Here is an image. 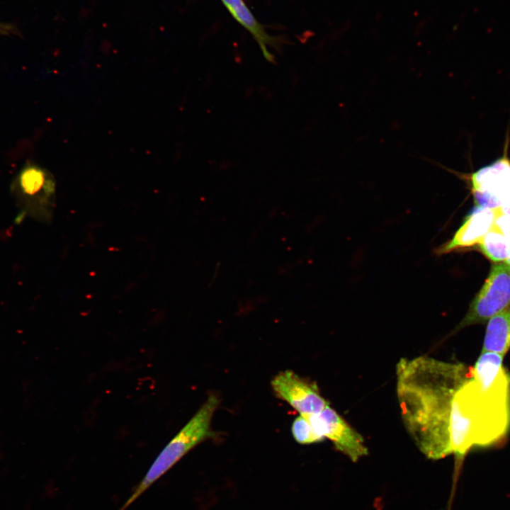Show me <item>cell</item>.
I'll use <instances>...</instances> for the list:
<instances>
[{"label":"cell","mask_w":510,"mask_h":510,"mask_svg":"<svg viewBox=\"0 0 510 510\" xmlns=\"http://www.w3.org/2000/svg\"><path fill=\"white\" fill-rule=\"evenodd\" d=\"M397 396L403 424L428 458L452 453L450 422L454 396L472 368L421 356L397 363Z\"/></svg>","instance_id":"cell-1"},{"label":"cell","mask_w":510,"mask_h":510,"mask_svg":"<svg viewBox=\"0 0 510 510\" xmlns=\"http://www.w3.org/2000/svg\"><path fill=\"white\" fill-rule=\"evenodd\" d=\"M504 356L481 353L472 376L456 392L450 422V447L458 464L472 448L504 443L510 431V374Z\"/></svg>","instance_id":"cell-2"},{"label":"cell","mask_w":510,"mask_h":510,"mask_svg":"<svg viewBox=\"0 0 510 510\" xmlns=\"http://www.w3.org/2000/svg\"><path fill=\"white\" fill-rule=\"evenodd\" d=\"M220 399L210 394L205 402L160 452L120 510L126 509L191 449L211 435L210 424Z\"/></svg>","instance_id":"cell-3"},{"label":"cell","mask_w":510,"mask_h":510,"mask_svg":"<svg viewBox=\"0 0 510 510\" xmlns=\"http://www.w3.org/2000/svg\"><path fill=\"white\" fill-rule=\"evenodd\" d=\"M509 307L510 266L506 263H497L492 265L485 283L455 332L472 324L484 323Z\"/></svg>","instance_id":"cell-4"},{"label":"cell","mask_w":510,"mask_h":510,"mask_svg":"<svg viewBox=\"0 0 510 510\" xmlns=\"http://www.w3.org/2000/svg\"><path fill=\"white\" fill-rule=\"evenodd\" d=\"M316 433L329 439L335 448L352 461L368 454L362 436L353 429L329 404L319 414L307 416Z\"/></svg>","instance_id":"cell-5"},{"label":"cell","mask_w":510,"mask_h":510,"mask_svg":"<svg viewBox=\"0 0 510 510\" xmlns=\"http://www.w3.org/2000/svg\"><path fill=\"white\" fill-rule=\"evenodd\" d=\"M271 387L278 398L289 404L300 415L319 414L329 404L316 385L289 370L276 375L271 381Z\"/></svg>","instance_id":"cell-6"},{"label":"cell","mask_w":510,"mask_h":510,"mask_svg":"<svg viewBox=\"0 0 510 510\" xmlns=\"http://www.w3.org/2000/svg\"><path fill=\"white\" fill-rule=\"evenodd\" d=\"M499 209L475 206L468 215L452 239L435 249L437 255H443L479 244L492 229Z\"/></svg>","instance_id":"cell-7"},{"label":"cell","mask_w":510,"mask_h":510,"mask_svg":"<svg viewBox=\"0 0 510 510\" xmlns=\"http://www.w3.org/2000/svg\"><path fill=\"white\" fill-rule=\"evenodd\" d=\"M508 142L504 154L492 164L470 174H460L470 181L472 192L485 193L501 201L510 193V159L507 155Z\"/></svg>","instance_id":"cell-8"},{"label":"cell","mask_w":510,"mask_h":510,"mask_svg":"<svg viewBox=\"0 0 510 510\" xmlns=\"http://www.w3.org/2000/svg\"><path fill=\"white\" fill-rule=\"evenodd\" d=\"M227 9L236 21L244 27L255 38L268 61H273V56L268 52L267 46L273 45L275 40L268 35L263 26L257 21L243 0H221Z\"/></svg>","instance_id":"cell-9"},{"label":"cell","mask_w":510,"mask_h":510,"mask_svg":"<svg viewBox=\"0 0 510 510\" xmlns=\"http://www.w3.org/2000/svg\"><path fill=\"white\" fill-rule=\"evenodd\" d=\"M510 349V307L492 317L488 322L482 353L504 356Z\"/></svg>","instance_id":"cell-10"},{"label":"cell","mask_w":510,"mask_h":510,"mask_svg":"<svg viewBox=\"0 0 510 510\" xmlns=\"http://www.w3.org/2000/svg\"><path fill=\"white\" fill-rule=\"evenodd\" d=\"M18 183L21 191L30 197L50 200L55 193V181L44 169L28 164L21 171Z\"/></svg>","instance_id":"cell-11"},{"label":"cell","mask_w":510,"mask_h":510,"mask_svg":"<svg viewBox=\"0 0 510 510\" xmlns=\"http://www.w3.org/2000/svg\"><path fill=\"white\" fill-rule=\"evenodd\" d=\"M481 251L489 260L506 261L510 255V245L504 237L493 227L479 243Z\"/></svg>","instance_id":"cell-12"},{"label":"cell","mask_w":510,"mask_h":510,"mask_svg":"<svg viewBox=\"0 0 510 510\" xmlns=\"http://www.w3.org/2000/svg\"><path fill=\"white\" fill-rule=\"evenodd\" d=\"M291 431L296 442L300 444L319 443L324 439L316 433L307 416L300 415L295 418Z\"/></svg>","instance_id":"cell-13"},{"label":"cell","mask_w":510,"mask_h":510,"mask_svg":"<svg viewBox=\"0 0 510 510\" xmlns=\"http://www.w3.org/2000/svg\"><path fill=\"white\" fill-rule=\"evenodd\" d=\"M493 227L499 231L510 245V215L501 213L497 215Z\"/></svg>","instance_id":"cell-14"},{"label":"cell","mask_w":510,"mask_h":510,"mask_svg":"<svg viewBox=\"0 0 510 510\" xmlns=\"http://www.w3.org/2000/svg\"><path fill=\"white\" fill-rule=\"evenodd\" d=\"M499 209L501 213L510 215V193L504 197Z\"/></svg>","instance_id":"cell-15"},{"label":"cell","mask_w":510,"mask_h":510,"mask_svg":"<svg viewBox=\"0 0 510 510\" xmlns=\"http://www.w3.org/2000/svg\"><path fill=\"white\" fill-rule=\"evenodd\" d=\"M12 30L11 26L0 23V34H6Z\"/></svg>","instance_id":"cell-16"},{"label":"cell","mask_w":510,"mask_h":510,"mask_svg":"<svg viewBox=\"0 0 510 510\" xmlns=\"http://www.w3.org/2000/svg\"><path fill=\"white\" fill-rule=\"evenodd\" d=\"M505 263H506L507 265L510 266V255H509V256L507 258V259L505 261Z\"/></svg>","instance_id":"cell-17"}]
</instances>
